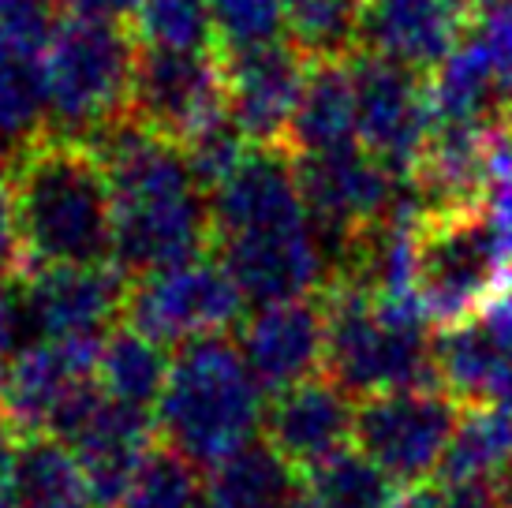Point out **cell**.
<instances>
[{
  "instance_id": "b9f144b4",
  "label": "cell",
  "mask_w": 512,
  "mask_h": 508,
  "mask_svg": "<svg viewBox=\"0 0 512 508\" xmlns=\"http://www.w3.org/2000/svg\"><path fill=\"white\" fill-rule=\"evenodd\" d=\"M389 508H430V490H404L400 497H393L389 501Z\"/></svg>"
},
{
  "instance_id": "ee69618b",
  "label": "cell",
  "mask_w": 512,
  "mask_h": 508,
  "mask_svg": "<svg viewBox=\"0 0 512 508\" xmlns=\"http://www.w3.org/2000/svg\"><path fill=\"white\" fill-rule=\"evenodd\" d=\"M4 385H8V363L0 359V419H4Z\"/></svg>"
},
{
  "instance_id": "83f0119b",
  "label": "cell",
  "mask_w": 512,
  "mask_h": 508,
  "mask_svg": "<svg viewBox=\"0 0 512 508\" xmlns=\"http://www.w3.org/2000/svg\"><path fill=\"white\" fill-rule=\"evenodd\" d=\"M512 464V411L501 404H471L460 415L453 445L438 479H498Z\"/></svg>"
},
{
  "instance_id": "d6a6232c",
  "label": "cell",
  "mask_w": 512,
  "mask_h": 508,
  "mask_svg": "<svg viewBox=\"0 0 512 508\" xmlns=\"http://www.w3.org/2000/svg\"><path fill=\"white\" fill-rule=\"evenodd\" d=\"M180 146H184V154H187V161H191L195 176H199V184L206 187V191H214L228 172L251 154L255 142L243 135V127L236 124L232 113L225 109V113H217L214 120H206L195 135H187Z\"/></svg>"
},
{
  "instance_id": "4fadbf2b",
  "label": "cell",
  "mask_w": 512,
  "mask_h": 508,
  "mask_svg": "<svg viewBox=\"0 0 512 508\" xmlns=\"http://www.w3.org/2000/svg\"><path fill=\"white\" fill-rule=\"evenodd\" d=\"M214 254L232 273V281L240 284L247 303L255 307L296 296H318L333 281V266L314 232V221L225 236V240H214Z\"/></svg>"
},
{
  "instance_id": "74e56055",
  "label": "cell",
  "mask_w": 512,
  "mask_h": 508,
  "mask_svg": "<svg viewBox=\"0 0 512 508\" xmlns=\"http://www.w3.org/2000/svg\"><path fill=\"white\" fill-rule=\"evenodd\" d=\"M143 0H60L64 15L101 19V23H131Z\"/></svg>"
},
{
  "instance_id": "484cf974",
  "label": "cell",
  "mask_w": 512,
  "mask_h": 508,
  "mask_svg": "<svg viewBox=\"0 0 512 508\" xmlns=\"http://www.w3.org/2000/svg\"><path fill=\"white\" fill-rule=\"evenodd\" d=\"M49 131L42 53L0 45V157L12 161L23 146Z\"/></svg>"
},
{
  "instance_id": "ab89813d",
  "label": "cell",
  "mask_w": 512,
  "mask_h": 508,
  "mask_svg": "<svg viewBox=\"0 0 512 508\" xmlns=\"http://www.w3.org/2000/svg\"><path fill=\"white\" fill-rule=\"evenodd\" d=\"M19 508H94L86 490H64V494H30L19 497Z\"/></svg>"
},
{
  "instance_id": "f546056e",
  "label": "cell",
  "mask_w": 512,
  "mask_h": 508,
  "mask_svg": "<svg viewBox=\"0 0 512 508\" xmlns=\"http://www.w3.org/2000/svg\"><path fill=\"white\" fill-rule=\"evenodd\" d=\"M120 508H206V479H199V467L187 456L157 441Z\"/></svg>"
},
{
  "instance_id": "3957f363",
  "label": "cell",
  "mask_w": 512,
  "mask_h": 508,
  "mask_svg": "<svg viewBox=\"0 0 512 508\" xmlns=\"http://www.w3.org/2000/svg\"><path fill=\"white\" fill-rule=\"evenodd\" d=\"M262 396L236 340H187L172 355L165 393L154 408L157 438L195 467H214L255 441L266 419Z\"/></svg>"
},
{
  "instance_id": "4316f807",
  "label": "cell",
  "mask_w": 512,
  "mask_h": 508,
  "mask_svg": "<svg viewBox=\"0 0 512 508\" xmlns=\"http://www.w3.org/2000/svg\"><path fill=\"white\" fill-rule=\"evenodd\" d=\"M397 482L359 445L303 467V508H389Z\"/></svg>"
},
{
  "instance_id": "44dd1931",
  "label": "cell",
  "mask_w": 512,
  "mask_h": 508,
  "mask_svg": "<svg viewBox=\"0 0 512 508\" xmlns=\"http://www.w3.org/2000/svg\"><path fill=\"white\" fill-rule=\"evenodd\" d=\"M352 57L311 60L307 86H303L296 120H292L285 142V150L292 157L322 154V150L359 142V94Z\"/></svg>"
},
{
  "instance_id": "7402d4cb",
  "label": "cell",
  "mask_w": 512,
  "mask_h": 508,
  "mask_svg": "<svg viewBox=\"0 0 512 508\" xmlns=\"http://www.w3.org/2000/svg\"><path fill=\"white\" fill-rule=\"evenodd\" d=\"M206 508H303V475L273 441H247L206 475Z\"/></svg>"
},
{
  "instance_id": "d6986e66",
  "label": "cell",
  "mask_w": 512,
  "mask_h": 508,
  "mask_svg": "<svg viewBox=\"0 0 512 508\" xmlns=\"http://www.w3.org/2000/svg\"><path fill=\"white\" fill-rule=\"evenodd\" d=\"M157 419L143 408L101 396L94 411L68 434V449L79 460L86 494L94 508H120L131 490L135 471L157 445Z\"/></svg>"
},
{
  "instance_id": "277c9868",
  "label": "cell",
  "mask_w": 512,
  "mask_h": 508,
  "mask_svg": "<svg viewBox=\"0 0 512 508\" xmlns=\"http://www.w3.org/2000/svg\"><path fill=\"white\" fill-rule=\"evenodd\" d=\"M322 296L329 314L326 374L337 385L359 400L408 385H438L423 299H382L359 281H333Z\"/></svg>"
},
{
  "instance_id": "ac0fdd59",
  "label": "cell",
  "mask_w": 512,
  "mask_h": 508,
  "mask_svg": "<svg viewBox=\"0 0 512 508\" xmlns=\"http://www.w3.org/2000/svg\"><path fill=\"white\" fill-rule=\"evenodd\" d=\"M101 340H30L8 359L4 423L19 438L49 434L68 396L94 378Z\"/></svg>"
},
{
  "instance_id": "cb8c5ba5",
  "label": "cell",
  "mask_w": 512,
  "mask_h": 508,
  "mask_svg": "<svg viewBox=\"0 0 512 508\" xmlns=\"http://www.w3.org/2000/svg\"><path fill=\"white\" fill-rule=\"evenodd\" d=\"M434 370L438 385H445L464 408L494 400L505 374V352L483 314L441 325V333H434Z\"/></svg>"
},
{
  "instance_id": "5b68a950",
  "label": "cell",
  "mask_w": 512,
  "mask_h": 508,
  "mask_svg": "<svg viewBox=\"0 0 512 508\" xmlns=\"http://www.w3.org/2000/svg\"><path fill=\"white\" fill-rule=\"evenodd\" d=\"M135 57L139 42L131 27L68 15L42 53L49 131L94 142L105 127L128 116Z\"/></svg>"
},
{
  "instance_id": "5bb4252c",
  "label": "cell",
  "mask_w": 512,
  "mask_h": 508,
  "mask_svg": "<svg viewBox=\"0 0 512 508\" xmlns=\"http://www.w3.org/2000/svg\"><path fill=\"white\" fill-rule=\"evenodd\" d=\"M221 68L228 113L243 127V135L255 146H285L311 60L288 38H281L255 49L221 53Z\"/></svg>"
},
{
  "instance_id": "8992f818",
  "label": "cell",
  "mask_w": 512,
  "mask_h": 508,
  "mask_svg": "<svg viewBox=\"0 0 512 508\" xmlns=\"http://www.w3.org/2000/svg\"><path fill=\"white\" fill-rule=\"evenodd\" d=\"M509 277L512 254L483 202L419 217V299L434 325L475 318Z\"/></svg>"
},
{
  "instance_id": "bcb514c9",
  "label": "cell",
  "mask_w": 512,
  "mask_h": 508,
  "mask_svg": "<svg viewBox=\"0 0 512 508\" xmlns=\"http://www.w3.org/2000/svg\"><path fill=\"white\" fill-rule=\"evenodd\" d=\"M471 8H475V12H479V8H486V4H490V0H468Z\"/></svg>"
},
{
  "instance_id": "f1b7e54d",
  "label": "cell",
  "mask_w": 512,
  "mask_h": 508,
  "mask_svg": "<svg viewBox=\"0 0 512 508\" xmlns=\"http://www.w3.org/2000/svg\"><path fill=\"white\" fill-rule=\"evenodd\" d=\"M363 0H285V34L307 60H341L359 53Z\"/></svg>"
},
{
  "instance_id": "d590c367",
  "label": "cell",
  "mask_w": 512,
  "mask_h": 508,
  "mask_svg": "<svg viewBox=\"0 0 512 508\" xmlns=\"http://www.w3.org/2000/svg\"><path fill=\"white\" fill-rule=\"evenodd\" d=\"M430 508H509L498 479H438Z\"/></svg>"
},
{
  "instance_id": "6da1fadb",
  "label": "cell",
  "mask_w": 512,
  "mask_h": 508,
  "mask_svg": "<svg viewBox=\"0 0 512 508\" xmlns=\"http://www.w3.org/2000/svg\"><path fill=\"white\" fill-rule=\"evenodd\" d=\"M90 146L101 154L113 184V262L131 281L214 247L210 191L199 184L180 142L120 116Z\"/></svg>"
},
{
  "instance_id": "ba28073f",
  "label": "cell",
  "mask_w": 512,
  "mask_h": 508,
  "mask_svg": "<svg viewBox=\"0 0 512 508\" xmlns=\"http://www.w3.org/2000/svg\"><path fill=\"white\" fill-rule=\"evenodd\" d=\"M296 172L314 232L326 247V258L337 277L359 236L397 210L404 180L385 169L359 142L296 157Z\"/></svg>"
},
{
  "instance_id": "7bdbcfd3",
  "label": "cell",
  "mask_w": 512,
  "mask_h": 508,
  "mask_svg": "<svg viewBox=\"0 0 512 508\" xmlns=\"http://www.w3.org/2000/svg\"><path fill=\"white\" fill-rule=\"evenodd\" d=\"M0 508H19V497H15L12 475H0Z\"/></svg>"
},
{
  "instance_id": "60d3db41",
  "label": "cell",
  "mask_w": 512,
  "mask_h": 508,
  "mask_svg": "<svg viewBox=\"0 0 512 508\" xmlns=\"http://www.w3.org/2000/svg\"><path fill=\"white\" fill-rule=\"evenodd\" d=\"M15 449H19V434L0 419V475H12L15 467Z\"/></svg>"
},
{
  "instance_id": "9c48e42d",
  "label": "cell",
  "mask_w": 512,
  "mask_h": 508,
  "mask_svg": "<svg viewBox=\"0 0 512 508\" xmlns=\"http://www.w3.org/2000/svg\"><path fill=\"white\" fill-rule=\"evenodd\" d=\"M243 318L247 296L217 254L135 277L124 303V325L165 348L199 337H228V329L243 325Z\"/></svg>"
},
{
  "instance_id": "d4e9b609",
  "label": "cell",
  "mask_w": 512,
  "mask_h": 508,
  "mask_svg": "<svg viewBox=\"0 0 512 508\" xmlns=\"http://www.w3.org/2000/svg\"><path fill=\"white\" fill-rule=\"evenodd\" d=\"M172 359H165V344L143 337L131 325H116L109 337L101 340L98 352V378L101 393L109 400H120L128 408L154 411L165 381H169Z\"/></svg>"
},
{
  "instance_id": "f35d334b",
  "label": "cell",
  "mask_w": 512,
  "mask_h": 508,
  "mask_svg": "<svg viewBox=\"0 0 512 508\" xmlns=\"http://www.w3.org/2000/svg\"><path fill=\"white\" fill-rule=\"evenodd\" d=\"M479 314H483V322L490 325V333L498 337L501 352H505V363H512V277L490 296V303H486Z\"/></svg>"
},
{
  "instance_id": "9a60e30c",
  "label": "cell",
  "mask_w": 512,
  "mask_h": 508,
  "mask_svg": "<svg viewBox=\"0 0 512 508\" xmlns=\"http://www.w3.org/2000/svg\"><path fill=\"white\" fill-rule=\"evenodd\" d=\"M240 352L266 396L326 374V296L318 292V296L281 299L247 314L240 325Z\"/></svg>"
},
{
  "instance_id": "603a6c76",
  "label": "cell",
  "mask_w": 512,
  "mask_h": 508,
  "mask_svg": "<svg viewBox=\"0 0 512 508\" xmlns=\"http://www.w3.org/2000/svg\"><path fill=\"white\" fill-rule=\"evenodd\" d=\"M430 79V109L434 124H468V127H494L509 120L501 109L498 75L486 57V49L471 34L441 60L438 68L427 75Z\"/></svg>"
},
{
  "instance_id": "8d00e7d4",
  "label": "cell",
  "mask_w": 512,
  "mask_h": 508,
  "mask_svg": "<svg viewBox=\"0 0 512 508\" xmlns=\"http://www.w3.org/2000/svg\"><path fill=\"white\" fill-rule=\"evenodd\" d=\"M27 337V325H23V307H19V288L15 281H0V359L8 363Z\"/></svg>"
},
{
  "instance_id": "e0dca14e",
  "label": "cell",
  "mask_w": 512,
  "mask_h": 508,
  "mask_svg": "<svg viewBox=\"0 0 512 508\" xmlns=\"http://www.w3.org/2000/svg\"><path fill=\"white\" fill-rule=\"evenodd\" d=\"M214 240L311 221L296 157L285 146H251L236 169L210 191Z\"/></svg>"
},
{
  "instance_id": "1f68e13d",
  "label": "cell",
  "mask_w": 512,
  "mask_h": 508,
  "mask_svg": "<svg viewBox=\"0 0 512 508\" xmlns=\"http://www.w3.org/2000/svg\"><path fill=\"white\" fill-rule=\"evenodd\" d=\"M214 19L217 53L255 49L281 42L285 34V0H206Z\"/></svg>"
},
{
  "instance_id": "836d02e7",
  "label": "cell",
  "mask_w": 512,
  "mask_h": 508,
  "mask_svg": "<svg viewBox=\"0 0 512 508\" xmlns=\"http://www.w3.org/2000/svg\"><path fill=\"white\" fill-rule=\"evenodd\" d=\"M64 8L60 0H0V45L23 49V53H45L53 42Z\"/></svg>"
},
{
  "instance_id": "2e32d148",
  "label": "cell",
  "mask_w": 512,
  "mask_h": 508,
  "mask_svg": "<svg viewBox=\"0 0 512 508\" xmlns=\"http://www.w3.org/2000/svg\"><path fill=\"white\" fill-rule=\"evenodd\" d=\"M475 27L468 0H363L359 49L430 75Z\"/></svg>"
},
{
  "instance_id": "8fae6325",
  "label": "cell",
  "mask_w": 512,
  "mask_h": 508,
  "mask_svg": "<svg viewBox=\"0 0 512 508\" xmlns=\"http://www.w3.org/2000/svg\"><path fill=\"white\" fill-rule=\"evenodd\" d=\"M15 288L30 340H105L124 318L131 277L116 262L42 266L27 269Z\"/></svg>"
},
{
  "instance_id": "4dcf8cb0",
  "label": "cell",
  "mask_w": 512,
  "mask_h": 508,
  "mask_svg": "<svg viewBox=\"0 0 512 508\" xmlns=\"http://www.w3.org/2000/svg\"><path fill=\"white\" fill-rule=\"evenodd\" d=\"M131 34L139 45L217 49L214 19H210L206 0H143L131 19Z\"/></svg>"
},
{
  "instance_id": "ffe728a7",
  "label": "cell",
  "mask_w": 512,
  "mask_h": 508,
  "mask_svg": "<svg viewBox=\"0 0 512 508\" xmlns=\"http://www.w3.org/2000/svg\"><path fill=\"white\" fill-rule=\"evenodd\" d=\"M356 396L318 374L277 393L266 408V441H273L296 467H314L356 441Z\"/></svg>"
},
{
  "instance_id": "e575fe53",
  "label": "cell",
  "mask_w": 512,
  "mask_h": 508,
  "mask_svg": "<svg viewBox=\"0 0 512 508\" xmlns=\"http://www.w3.org/2000/svg\"><path fill=\"white\" fill-rule=\"evenodd\" d=\"M475 38L494 64L501 109L512 120V0H490L475 12Z\"/></svg>"
},
{
  "instance_id": "52a82bcc",
  "label": "cell",
  "mask_w": 512,
  "mask_h": 508,
  "mask_svg": "<svg viewBox=\"0 0 512 508\" xmlns=\"http://www.w3.org/2000/svg\"><path fill=\"white\" fill-rule=\"evenodd\" d=\"M460 415L464 404L445 385H408L363 396L356 411V445L397 486L415 490L441 475Z\"/></svg>"
},
{
  "instance_id": "7a4b0ae2",
  "label": "cell",
  "mask_w": 512,
  "mask_h": 508,
  "mask_svg": "<svg viewBox=\"0 0 512 508\" xmlns=\"http://www.w3.org/2000/svg\"><path fill=\"white\" fill-rule=\"evenodd\" d=\"M27 269L113 262V184L90 142L45 131L8 161Z\"/></svg>"
},
{
  "instance_id": "f6af8a7d",
  "label": "cell",
  "mask_w": 512,
  "mask_h": 508,
  "mask_svg": "<svg viewBox=\"0 0 512 508\" xmlns=\"http://www.w3.org/2000/svg\"><path fill=\"white\" fill-rule=\"evenodd\" d=\"M0 184H8V161L0 157Z\"/></svg>"
},
{
  "instance_id": "7c38bea8",
  "label": "cell",
  "mask_w": 512,
  "mask_h": 508,
  "mask_svg": "<svg viewBox=\"0 0 512 508\" xmlns=\"http://www.w3.org/2000/svg\"><path fill=\"white\" fill-rule=\"evenodd\" d=\"M352 71L359 94V146L408 180L434 135L430 79L363 49L352 57Z\"/></svg>"
},
{
  "instance_id": "30bf717a",
  "label": "cell",
  "mask_w": 512,
  "mask_h": 508,
  "mask_svg": "<svg viewBox=\"0 0 512 508\" xmlns=\"http://www.w3.org/2000/svg\"><path fill=\"white\" fill-rule=\"evenodd\" d=\"M225 109V68L217 49L139 45L128 101V116L139 127L184 142Z\"/></svg>"
}]
</instances>
